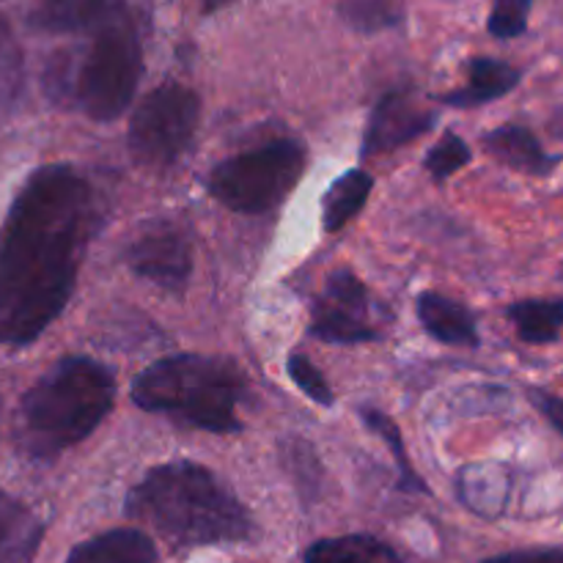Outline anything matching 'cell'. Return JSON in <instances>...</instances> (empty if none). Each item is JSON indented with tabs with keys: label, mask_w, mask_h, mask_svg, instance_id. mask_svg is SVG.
Returning a JSON list of instances; mask_svg holds the SVG:
<instances>
[{
	"label": "cell",
	"mask_w": 563,
	"mask_h": 563,
	"mask_svg": "<svg viewBox=\"0 0 563 563\" xmlns=\"http://www.w3.org/2000/svg\"><path fill=\"white\" fill-rule=\"evenodd\" d=\"M372 187L374 179L366 170H346L341 179H335L324 196V229L341 231L350 220H355V214L366 207Z\"/></svg>",
	"instance_id": "cell-18"
},
{
	"label": "cell",
	"mask_w": 563,
	"mask_h": 563,
	"mask_svg": "<svg viewBox=\"0 0 563 563\" xmlns=\"http://www.w3.org/2000/svg\"><path fill=\"white\" fill-rule=\"evenodd\" d=\"M533 0H493L489 33L498 38H517L526 33Z\"/></svg>",
	"instance_id": "cell-24"
},
{
	"label": "cell",
	"mask_w": 563,
	"mask_h": 563,
	"mask_svg": "<svg viewBox=\"0 0 563 563\" xmlns=\"http://www.w3.org/2000/svg\"><path fill=\"white\" fill-rule=\"evenodd\" d=\"M22 86V55L11 36L9 25L0 16V102H11Z\"/></svg>",
	"instance_id": "cell-23"
},
{
	"label": "cell",
	"mask_w": 563,
	"mask_h": 563,
	"mask_svg": "<svg viewBox=\"0 0 563 563\" xmlns=\"http://www.w3.org/2000/svg\"><path fill=\"white\" fill-rule=\"evenodd\" d=\"M115 401V379L102 363L66 357L25 394L16 443L33 460H53L86 440Z\"/></svg>",
	"instance_id": "cell-3"
},
{
	"label": "cell",
	"mask_w": 563,
	"mask_h": 563,
	"mask_svg": "<svg viewBox=\"0 0 563 563\" xmlns=\"http://www.w3.org/2000/svg\"><path fill=\"white\" fill-rule=\"evenodd\" d=\"M245 390V374L225 357L174 355L152 363L135 379L132 399L148 412L225 434L242 427L236 418V405Z\"/></svg>",
	"instance_id": "cell-4"
},
{
	"label": "cell",
	"mask_w": 563,
	"mask_h": 563,
	"mask_svg": "<svg viewBox=\"0 0 563 563\" xmlns=\"http://www.w3.org/2000/svg\"><path fill=\"white\" fill-rule=\"evenodd\" d=\"M561 275H563V269H561Z\"/></svg>",
	"instance_id": "cell-29"
},
{
	"label": "cell",
	"mask_w": 563,
	"mask_h": 563,
	"mask_svg": "<svg viewBox=\"0 0 563 563\" xmlns=\"http://www.w3.org/2000/svg\"><path fill=\"white\" fill-rule=\"evenodd\" d=\"M517 82H520V69L506 60L473 58L471 69H467V86L462 91L445 93L443 102L454 104V108H476V104L500 99L511 88H517Z\"/></svg>",
	"instance_id": "cell-16"
},
{
	"label": "cell",
	"mask_w": 563,
	"mask_h": 563,
	"mask_svg": "<svg viewBox=\"0 0 563 563\" xmlns=\"http://www.w3.org/2000/svg\"><path fill=\"white\" fill-rule=\"evenodd\" d=\"M126 517L146 522L179 548L245 542L253 537L245 506L196 462L152 467L126 495Z\"/></svg>",
	"instance_id": "cell-2"
},
{
	"label": "cell",
	"mask_w": 563,
	"mask_h": 563,
	"mask_svg": "<svg viewBox=\"0 0 563 563\" xmlns=\"http://www.w3.org/2000/svg\"><path fill=\"white\" fill-rule=\"evenodd\" d=\"M93 218L91 187L69 165H47L25 181L0 229V344H31L60 317Z\"/></svg>",
	"instance_id": "cell-1"
},
{
	"label": "cell",
	"mask_w": 563,
	"mask_h": 563,
	"mask_svg": "<svg viewBox=\"0 0 563 563\" xmlns=\"http://www.w3.org/2000/svg\"><path fill=\"white\" fill-rule=\"evenodd\" d=\"M434 124V113L418 104V99L407 91H390L374 108L368 119L363 154H379L399 148L416 137L427 135Z\"/></svg>",
	"instance_id": "cell-10"
},
{
	"label": "cell",
	"mask_w": 563,
	"mask_h": 563,
	"mask_svg": "<svg viewBox=\"0 0 563 563\" xmlns=\"http://www.w3.org/2000/svg\"><path fill=\"white\" fill-rule=\"evenodd\" d=\"M418 319L427 328L429 335L451 346H476L478 344V330L476 319L467 311L462 302L449 300L443 295H427L418 297Z\"/></svg>",
	"instance_id": "cell-14"
},
{
	"label": "cell",
	"mask_w": 563,
	"mask_h": 563,
	"mask_svg": "<svg viewBox=\"0 0 563 563\" xmlns=\"http://www.w3.org/2000/svg\"><path fill=\"white\" fill-rule=\"evenodd\" d=\"M126 264L168 291H181L192 273L190 236L170 220H148L126 247Z\"/></svg>",
	"instance_id": "cell-8"
},
{
	"label": "cell",
	"mask_w": 563,
	"mask_h": 563,
	"mask_svg": "<svg viewBox=\"0 0 563 563\" xmlns=\"http://www.w3.org/2000/svg\"><path fill=\"white\" fill-rule=\"evenodd\" d=\"M201 3L207 11H214V9H223L225 3H234V0H201Z\"/></svg>",
	"instance_id": "cell-28"
},
{
	"label": "cell",
	"mask_w": 563,
	"mask_h": 563,
	"mask_svg": "<svg viewBox=\"0 0 563 563\" xmlns=\"http://www.w3.org/2000/svg\"><path fill=\"white\" fill-rule=\"evenodd\" d=\"M302 563H405L388 544L374 537H339L311 544Z\"/></svg>",
	"instance_id": "cell-17"
},
{
	"label": "cell",
	"mask_w": 563,
	"mask_h": 563,
	"mask_svg": "<svg viewBox=\"0 0 563 563\" xmlns=\"http://www.w3.org/2000/svg\"><path fill=\"white\" fill-rule=\"evenodd\" d=\"M306 170V152L295 141H269L225 159L209 176V192L223 207L262 214L278 207Z\"/></svg>",
	"instance_id": "cell-6"
},
{
	"label": "cell",
	"mask_w": 563,
	"mask_h": 563,
	"mask_svg": "<svg viewBox=\"0 0 563 563\" xmlns=\"http://www.w3.org/2000/svg\"><path fill=\"white\" fill-rule=\"evenodd\" d=\"M201 119V99L196 91L165 82L154 88L135 108L130 121L126 146L143 168H168L190 146Z\"/></svg>",
	"instance_id": "cell-7"
},
{
	"label": "cell",
	"mask_w": 563,
	"mask_h": 563,
	"mask_svg": "<svg viewBox=\"0 0 563 563\" xmlns=\"http://www.w3.org/2000/svg\"><path fill=\"white\" fill-rule=\"evenodd\" d=\"M152 539L135 528H115L77 544L66 563H157Z\"/></svg>",
	"instance_id": "cell-12"
},
{
	"label": "cell",
	"mask_w": 563,
	"mask_h": 563,
	"mask_svg": "<svg viewBox=\"0 0 563 563\" xmlns=\"http://www.w3.org/2000/svg\"><path fill=\"white\" fill-rule=\"evenodd\" d=\"M484 148L493 154L495 159H500L509 168L520 170V174H537L544 176L555 168L559 157H550L542 148V143L537 141L531 130L517 124L498 126V130L487 132L484 135Z\"/></svg>",
	"instance_id": "cell-13"
},
{
	"label": "cell",
	"mask_w": 563,
	"mask_h": 563,
	"mask_svg": "<svg viewBox=\"0 0 563 563\" xmlns=\"http://www.w3.org/2000/svg\"><path fill=\"white\" fill-rule=\"evenodd\" d=\"M506 313L528 344H550L563 328V300H520Z\"/></svg>",
	"instance_id": "cell-19"
},
{
	"label": "cell",
	"mask_w": 563,
	"mask_h": 563,
	"mask_svg": "<svg viewBox=\"0 0 563 563\" xmlns=\"http://www.w3.org/2000/svg\"><path fill=\"white\" fill-rule=\"evenodd\" d=\"M42 533V522L25 504L0 493V563H31Z\"/></svg>",
	"instance_id": "cell-15"
},
{
	"label": "cell",
	"mask_w": 563,
	"mask_h": 563,
	"mask_svg": "<svg viewBox=\"0 0 563 563\" xmlns=\"http://www.w3.org/2000/svg\"><path fill=\"white\" fill-rule=\"evenodd\" d=\"M484 563H563L561 550H526V553H506Z\"/></svg>",
	"instance_id": "cell-26"
},
{
	"label": "cell",
	"mask_w": 563,
	"mask_h": 563,
	"mask_svg": "<svg viewBox=\"0 0 563 563\" xmlns=\"http://www.w3.org/2000/svg\"><path fill=\"white\" fill-rule=\"evenodd\" d=\"M124 11V0H36L27 22L44 33H86L99 31Z\"/></svg>",
	"instance_id": "cell-11"
},
{
	"label": "cell",
	"mask_w": 563,
	"mask_h": 563,
	"mask_svg": "<svg viewBox=\"0 0 563 563\" xmlns=\"http://www.w3.org/2000/svg\"><path fill=\"white\" fill-rule=\"evenodd\" d=\"M339 11L355 31L377 33L405 20V0H341Z\"/></svg>",
	"instance_id": "cell-20"
},
{
	"label": "cell",
	"mask_w": 563,
	"mask_h": 563,
	"mask_svg": "<svg viewBox=\"0 0 563 563\" xmlns=\"http://www.w3.org/2000/svg\"><path fill=\"white\" fill-rule=\"evenodd\" d=\"M141 71V38L132 25L130 11H124L93 31L91 47L71 71L66 88L93 121H113L132 102Z\"/></svg>",
	"instance_id": "cell-5"
},
{
	"label": "cell",
	"mask_w": 563,
	"mask_h": 563,
	"mask_svg": "<svg viewBox=\"0 0 563 563\" xmlns=\"http://www.w3.org/2000/svg\"><path fill=\"white\" fill-rule=\"evenodd\" d=\"M368 295L366 286L350 273L339 269L328 278L322 300L311 313V335L330 344H361L377 339V330L366 322Z\"/></svg>",
	"instance_id": "cell-9"
},
{
	"label": "cell",
	"mask_w": 563,
	"mask_h": 563,
	"mask_svg": "<svg viewBox=\"0 0 563 563\" xmlns=\"http://www.w3.org/2000/svg\"><path fill=\"white\" fill-rule=\"evenodd\" d=\"M361 418L366 421V427L372 429V432H377L379 438L388 443V449L394 451L396 462H399V471H401V487L405 489H418V493H427V484L421 482V478L412 473L410 462H407V451H405V443H401V434H399V427H396L394 421H390L385 412L374 410V407H363L361 410Z\"/></svg>",
	"instance_id": "cell-21"
},
{
	"label": "cell",
	"mask_w": 563,
	"mask_h": 563,
	"mask_svg": "<svg viewBox=\"0 0 563 563\" xmlns=\"http://www.w3.org/2000/svg\"><path fill=\"white\" fill-rule=\"evenodd\" d=\"M289 374H291V379L297 383V388H300L306 396H311L317 405H322V407L333 405V390H330L328 379L322 377V372H319V368L313 366L306 355L289 357Z\"/></svg>",
	"instance_id": "cell-25"
},
{
	"label": "cell",
	"mask_w": 563,
	"mask_h": 563,
	"mask_svg": "<svg viewBox=\"0 0 563 563\" xmlns=\"http://www.w3.org/2000/svg\"><path fill=\"white\" fill-rule=\"evenodd\" d=\"M467 163H471V148H467V143L462 141L460 135H454V132H445L438 141V146L429 148L427 159H423V165H427V170L432 174V179L438 181L454 176L456 170L465 168Z\"/></svg>",
	"instance_id": "cell-22"
},
{
	"label": "cell",
	"mask_w": 563,
	"mask_h": 563,
	"mask_svg": "<svg viewBox=\"0 0 563 563\" xmlns=\"http://www.w3.org/2000/svg\"><path fill=\"white\" fill-rule=\"evenodd\" d=\"M531 399L533 405L539 407V412H542V416L563 434V399H559V396L553 394H544V390H533Z\"/></svg>",
	"instance_id": "cell-27"
}]
</instances>
